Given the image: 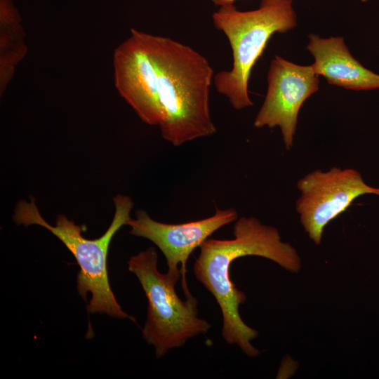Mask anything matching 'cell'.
<instances>
[{"label":"cell","instance_id":"1","mask_svg":"<svg viewBox=\"0 0 379 379\" xmlns=\"http://www.w3.org/2000/svg\"><path fill=\"white\" fill-rule=\"evenodd\" d=\"M156 62L151 126L175 147L213 135L209 94L213 69L192 47L170 37L149 34Z\"/></svg>","mask_w":379,"mask_h":379},{"label":"cell","instance_id":"2","mask_svg":"<svg viewBox=\"0 0 379 379\" xmlns=\"http://www.w3.org/2000/svg\"><path fill=\"white\" fill-rule=\"evenodd\" d=\"M212 20L232 51V68L214 75L215 89L237 110L253 106L248 89L251 71L274 34L297 26L293 0H261L258 8L248 11H239L234 4L225 5L212 14Z\"/></svg>","mask_w":379,"mask_h":379},{"label":"cell","instance_id":"3","mask_svg":"<svg viewBox=\"0 0 379 379\" xmlns=\"http://www.w3.org/2000/svg\"><path fill=\"white\" fill-rule=\"evenodd\" d=\"M115 212L112 223L105 234L95 239H86L82 235L86 227L77 225L65 215H58L56 224L48 223L40 214L35 199L30 201L18 203L13 215L17 225L28 226L38 225L49 230L57 237L74 256L80 271L77 277V286L79 295L86 301L88 292L91 298L87 305L90 313L106 314L119 319H129L134 323L133 317L121 309L111 288L107 258L114 235L124 225H127L133 203L130 197L117 194L113 198Z\"/></svg>","mask_w":379,"mask_h":379},{"label":"cell","instance_id":"4","mask_svg":"<svg viewBox=\"0 0 379 379\" xmlns=\"http://www.w3.org/2000/svg\"><path fill=\"white\" fill-rule=\"evenodd\" d=\"M233 234L230 239H206L199 246L193 272L220 308L222 338L230 345H237L247 356L255 357L260 351L251 342L258 337V333L246 324L240 316L239 307L246 302V297L232 281L230 267L237 258L261 256L265 251V243L260 234L248 226H235Z\"/></svg>","mask_w":379,"mask_h":379},{"label":"cell","instance_id":"5","mask_svg":"<svg viewBox=\"0 0 379 379\" xmlns=\"http://www.w3.org/2000/svg\"><path fill=\"white\" fill-rule=\"evenodd\" d=\"M158 255L149 247L128 261V270L140 283L148 301L142 337L154 347L157 358L187 340L206 333L211 325L198 317V301L193 295L182 300L175 292L178 279L157 269Z\"/></svg>","mask_w":379,"mask_h":379},{"label":"cell","instance_id":"6","mask_svg":"<svg viewBox=\"0 0 379 379\" xmlns=\"http://www.w3.org/2000/svg\"><path fill=\"white\" fill-rule=\"evenodd\" d=\"M300 192L295 209L305 232L317 245L321 241L326 226L343 213L357 197L373 194L379 187L368 185L361 174L351 168L333 167L313 171L297 182Z\"/></svg>","mask_w":379,"mask_h":379},{"label":"cell","instance_id":"7","mask_svg":"<svg viewBox=\"0 0 379 379\" xmlns=\"http://www.w3.org/2000/svg\"><path fill=\"white\" fill-rule=\"evenodd\" d=\"M237 218L238 213L234 208H215V213L206 218L169 224L153 220L144 210H137L135 218H131L127 225L132 235L145 238L160 249L166 260L167 273L178 279L181 277L182 288L188 298L192 295L186 279V265L190 255L215 231Z\"/></svg>","mask_w":379,"mask_h":379},{"label":"cell","instance_id":"8","mask_svg":"<svg viewBox=\"0 0 379 379\" xmlns=\"http://www.w3.org/2000/svg\"><path fill=\"white\" fill-rule=\"evenodd\" d=\"M319 80L311 65H300L275 55L267 73V89L257 113L255 128L279 127L285 148L290 149L304 102L319 90Z\"/></svg>","mask_w":379,"mask_h":379},{"label":"cell","instance_id":"9","mask_svg":"<svg viewBox=\"0 0 379 379\" xmlns=\"http://www.w3.org/2000/svg\"><path fill=\"white\" fill-rule=\"evenodd\" d=\"M308 39L307 49L314 58L313 71L329 84L354 91L379 88V74L352 55L343 37L321 38L310 34Z\"/></svg>","mask_w":379,"mask_h":379},{"label":"cell","instance_id":"10","mask_svg":"<svg viewBox=\"0 0 379 379\" xmlns=\"http://www.w3.org/2000/svg\"><path fill=\"white\" fill-rule=\"evenodd\" d=\"M1 92L13 76L15 67L26 55L21 18L12 0H0Z\"/></svg>","mask_w":379,"mask_h":379},{"label":"cell","instance_id":"11","mask_svg":"<svg viewBox=\"0 0 379 379\" xmlns=\"http://www.w3.org/2000/svg\"><path fill=\"white\" fill-rule=\"evenodd\" d=\"M237 0H211V1L216 6H222L228 4H234Z\"/></svg>","mask_w":379,"mask_h":379},{"label":"cell","instance_id":"12","mask_svg":"<svg viewBox=\"0 0 379 379\" xmlns=\"http://www.w3.org/2000/svg\"><path fill=\"white\" fill-rule=\"evenodd\" d=\"M362 2H366V1H368L369 0H361Z\"/></svg>","mask_w":379,"mask_h":379}]
</instances>
